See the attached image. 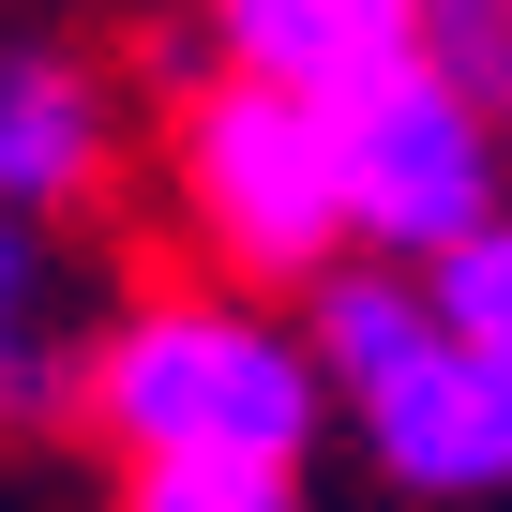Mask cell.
<instances>
[{
    "label": "cell",
    "instance_id": "obj_7",
    "mask_svg": "<svg viewBox=\"0 0 512 512\" xmlns=\"http://www.w3.org/2000/svg\"><path fill=\"white\" fill-rule=\"evenodd\" d=\"M121 512H302L287 452H136Z\"/></svg>",
    "mask_w": 512,
    "mask_h": 512
},
{
    "label": "cell",
    "instance_id": "obj_4",
    "mask_svg": "<svg viewBox=\"0 0 512 512\" xmlns=\"http://www.w3.org/2000/svg\"><path fill=\"white\" fill-rule=\"evenodd\" d=\"M362 422H377V452L407 467V482H437V497H482V482H512V347H467L452 317L362 392Z\"/></svg>",
    "mask_w": 512,
    "mask_h": 512
},
{
    "label": "cell",
    "instance_id": "obj_8",
    "mask_svg": "<svg viewBox=\"0 0 512 512\" xmlns=\"http://www.w3.org/2000/svg\"><path fill=\"white\" fill-rule=\"evenodd\" d=\"M422 332H437V302H407L392 272H347V287L317 302V362H332V377H362V392H377Z\"/></svg>",
    "mask_w": 512,
    "mask_h": 512
},
{
    "label": "cell",
    "instance_id": "obj_2",
    "mask_svg": "<svg viewBox=\"0 0 512 512\" xmlns=\"http://www.w3.org/2000/svg\"><path fill=\"white\" fill-rule=\"evenodd\" d=\"M91 407H106L121 452H302L317 362L241 302H151V317L106 332Z\"/></svg>",
    "mask_w": 512,
    "mask_h": 512
},
{
    "label": "cell",
    "instance_id": "obj_11",
    "mask_svg": "<svg viewBox=\"0 0 512 512\" xmlns=\"http://www.w3.org/2000/svg\"><path fill=\"white\" fill-rule=\"evenodd\" d=\"M16 362H31V241L0 226V392H16Z\"/></svg>",
    "mask_w": 512,
    "mask_h": 512
},
{
    "label": "cell",
    "instance_id": "obj_10",
    "mask_svg": "<svg viewBox=\"0 0 512 512\" xmlns=\"http://www.w3.org/2000/svg\"><path fill=\"white\" fill-rule=\"evenodd\" d=\"M437 317H452L467 347H512V226H467V241L437 256Z\"/></svg>",
    "mask_w": 512,
    "mask_h": 512
},
{
    "label": "cell",
    "instance_id": "obj_1",
    "mask_svg": "<svg viewBox=\"0 0 512 512\" xmlns=\"http://www.w3.org/2000/svg\"><path fill=\"white\" fill-rule=\"evenodd\" d=\"M181 211L211 226L226 272H317V256L362 226L347 211V121H332V91H287V76L226 61L181 106Z\"/></svg>",
    "mask_w": 512,
    "mask_h": 512
},
{
    "label": "cell",
    "instance_id": "obj_6",
    "mask_svg": "<svg viewBox=\"0 0 512 512\" xmlns=\"http://www.w3.org/2000/svg\"><path fill=\"white\" fill-rule=\"evenodd\" d=\"M106 166V91L76 61H0V211H61Z\"/></svg>",
    "mask_w": 512,
    "mask_h": 512
},
{
    "label": "cell",
    "instance_id": "obj_9",
    "mask_svg": "<svg viewBox=\"0 0 512 512\" xmlns=\"http://www.w3.org/2000/svg\"><path fill=\"white\" fill-rule=\"evenodd\" d=\"M422 61L512 121V0H422Z\"/></svg>",
    "mask_w": 512,
    "mask_h": 512
},
{
    "label": "cell",
    "instance_id": "obj_3",
    "mask_svg": "<svg viewBox=\"0 0 512 512\" xmlns=\"http://www.w3.org/2000/svg\"><path fill=\"white\" fill-rule=\"evenodd\" d=\"M347 121V211H362V241H392V256H452L467 226H482V166H497V106L482 91H452L437 61H392L377 91H347L332 106Z\"/></svg>",
    "mask_w": 512,
    "mask_h": 512
},
{
    "label": "cell",
    "instance_id": "obj_5",
    "mask_svg": "<svg viewBox=\"0 0 512 512\" xmlns=\"http://www.w3.org/2000/svg\"><path fill=\"white\" fill-rule=\"evenodd\" d=\"M226 16V61L287 76V91H377L392 61H422V0H211Z\"/></svg>",
    "mask_w": 512,
    "mask_h": 512
}]
</instances>
